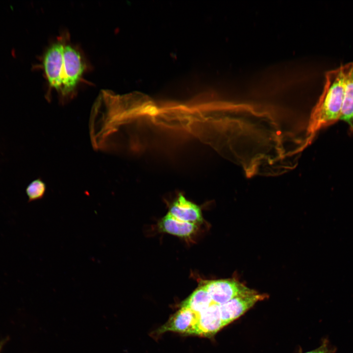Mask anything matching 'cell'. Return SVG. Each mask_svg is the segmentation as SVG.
<instances>
[{"mask_svg":"<svg viewBox=\"0 0 353 353\" xmlns=\"http://www.w3.org/2000/svg\"><path fill=\"white\" fill-rule=\"evenodd\" d=\"M340 119L346 122L353 131V73L346 82Z\"/></svg>","mask_w":353,"mask_h":353,"instance_id":"8fae6325","label":"cell"},{"mask_svg":"<svg viewBox=\"0 0 353 353\" xmlns=\"http://www.w3.org/2000/svg\"><path fill=\"white\" fill-rule=\"evenodd\" d=\"M264 294L248 288L229 301L219 305L224 327L238 318L256 303L266 298Z\"/></svg>","mask_w":353,"mask_h":353,"instance_id":"3957f363","label":"cell"},{"mask_svg":"<svg viewBox=\"0 0 353 353\" xmlns=\"http://www.w3.org/2000/svg\"><path fill=\"white\" fill-rule=\"evenodd\" d=\"M305 353H328V352L326 345H323L318 349Z\"/></svg>","mask_w":353,"mask_h":353,"instance_id":"4fadbf2b","label":"cell"},{"mask_svg":"<svg viewBox=\"0 0 353 353\" xmlns=\"http://www.w3.org/2000/svg\"><path fill=\"white\" fill-rule=\"evenodd\" d=\"M64 44H52L44 57L43 65L48 82L51 88L60 92L62 86Z\"/></svg>","mask_w":353,"mask_h":353,"instance_id":"5b68a950","label":"cell"},{"mask_svg":"<svg viewBox=\"0 0 353 353\" xmlns=\"http://www.w3.org/2000/svg\"><path fill=\"white\" fill-rule=\"evenodd\" d=\"M47 189L45 182L38 178L33 180L27 186L26 193L28 198V202H32L41 199L44 196Z\"/></svg>","mask_w":353,"mask_h":353,"instance_id":"7c38bea8","label":"cell"},{"mask_svg":"<svg viewBox=\"0 0 353 353\" xmlns=\"http://www.w3.org/2000/svg\"><path fill=\"white\" fill-rule=\"evenodd\" d=\"M158 230L182 238H189L198 230L197 225L175 218L168 213L158 223Z\"/></svg>","mask_w":353,"mask_h":353,"instance_id":"9c48e42d","label":"cell"},{"mask_svg":"<svg viewBox=\"0 0 353 353\" xmlns=\"http://www.w3.org/2000/svg\"><path fill=\"white\" fill-rule=\"evenodd\" d=\"M353 73V62L326 73L323 91L311 115L309 132L313 133L340 119L346 82Z\"/></svg>","mask_w":353,"mask_h":353,"instance_id":"6da1fadb","label":"cell"},{"mask_svg":"<svg viewBox=\"0 0 353 353\" xmlns=\"http://www.w3.org/2000/svg\"><path fill=\"white\" fill-rule=\"evenodd\" d=\"M224 327L219 305L213 303L207 309L198 314L193 334L210 337Z\"/></svg>","mask_w":353,"mask_h":353,"instance_id":"8992f818","label":"cell"},{"mask_svg":"<svg viewBox=\"0 0 353 353\" xmlns=\"http://www.w3.org/2000/svg\"><path fill=\"white\" fill-rule=\"evenodd\" d=\"M84 69L79 52L70 45L64 44L62 86L60 93L64 98L72 95Z\"/></svg>","mask_w":353,"mask_h":353,"instance_id":"7a4b0ae2","label":"cell"},{"mask_svg":"<svg viewBox=\"0 0 353 353\" xmlns=\"http://www.w3.org/2000/svg\"><path fill=\"white\" fill-rule=\"evenodd\" d=\"M198 318L196 313L189 308H181L173 314L168 321L158 329L157 333L168 331L193 334Z\"/></svg>","mask_w":353,"mask_h":353,"instance_id":"52a82bcc","label":"cell"},{"mask_svg":"<svg viewBox=\"0 0 353 353\" xmlns=\"http://www.w3.org/2000/svg\"><path fill=\"white\" fill-rule=\"evenodd\" d=\"M200 284L206 290L213 303H224L249 288L234 279L202 280Z\"/></svg>","mask_w":353,"mask_h":353,"instance_id":"277c9868","label":"cell"},{"mask_svg":"<svg viewBox=\"0 0 353 353\" xmlns=\"http://www.w3.org/2000/svg\"><path fill=\"white\" fill-rule=\"evenodd\" d=\"M213 303L210 296L205 288L200 284L182 303L181 307L189 308L198 314L207 309Z\"/></svg>","mask_w":353,"mask_h":353,"instance_id":"30bf717a","label":"cell"},{"mask_svg":"<svg viewBox=\"0 0 353 353\" xmlns=\"http://www.w3.org/2000/svg\"><path fill=\"white\" fill-rule=\"evenodd\" d=\"M168 213L177 219L197 225L202 224L203 220L200 206L181 194L173 201Z\"/></svg>","mask_w":353,"mask_h":353,"instance_id":"ba28073f","label":"cell"},{"mask_svg":"<svg viewBox=\"0 0 353 353\" xmlns=\"http://www.w3.org/2000/svg\"></svg>","mask_w":353,"mask_h":353,"instance_id":"5bb4252c","label":"cell"}]
</instances>
